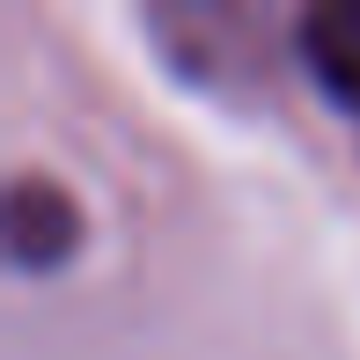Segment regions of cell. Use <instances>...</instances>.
Returning a JSON list of instances; mask_svg holds the SVG:
<instances>
[{
    "instance_id": "cell-2",
    "label": "cell",
    "mask_w": 360,
    "mask_h": 360,
    "mask_svg": "<svg viewBox=\"0 0 360 360\" xmlns=\"http://www.w3.org/2000/svg\"><path fill=\"white\" fill-rule=\"evenodd\" d=\"M302 67L338 110L360 118V0H323L302 15Z\"/></svg>"
},
{
    "instance_id": "cell-1",
    "label": "cell",
    "mask_w": 360,
    "mask_h": 360,
    "mask_svg": "<svg viewBox=\"0 0 360 360\" xmlns=\"http://www.w3.org/2000/svg\"><path fill=\"white\" fill-rule=\"evenodd\" d=\"M81 250V206L52 176H15L8 184V257L22 272H52Z\"/></svg>"
}]
</instances>
